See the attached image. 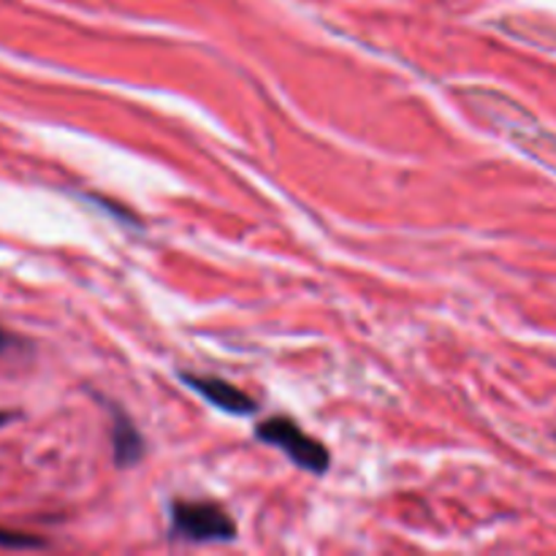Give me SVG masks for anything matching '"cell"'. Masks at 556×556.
<instances>
[{"mask_svg": "<svg viewBox=\"0 0 556 556\" xmlns=\"http://www.w3.org/2000/svg\"><path fill=\"white\" fill-rule=\"evenodd\" d=\"M47 541L36 535H27V532L16 530H0V548H11V552H22V548H43Z\"/></svg>", "mask_w": 556, "mask_h": 556, "instance_id": "5", "label": "cell"}, {"mask_svg": "<svg viewBox=\"0 0 556 556\" xmlns=\"http://www.w3.org/2000/svg\"><path fill=\"white\" fill-rule=\"evenodd\" d=\"M112 445H114V462L119 467H130L144 456V440H141L139 429L134 427L125 413L114 410V429H112Z\"/></svg>", "mask_w": 556, "mask_h": 556, "instance_id": "4", "label": "cell"}, {"mask_svg": "<svg viewBox=\"0 0 556 556\" xmlns=\"http://www.w3.org/2000/svg\"><path fill=\"white\" fill-rule=\"evenodd\" d=\"M11 345H14V340H11V337L5 334L3 329H0V353H5V351H9Z\"/></svg>", "mask_w": 556, "mask_h": 556, "instance_id": "6", "label": "cell"}, {"mask_svg": "<svg viewBox=\"0 0 556 556\" xmlns=\"http://www.w3.org/2000/svg\"><path fill=\"white\" fill-rule=\"evenodd\" d=\"M9 418H11L9 413H0V424H5V421H9Z\"/></svg>", "mask_w": 556, "mask_h": 556, "instance_id": "7", "label": "cell"}, {"mask_svg": "<svg viewBox=\"0 0 556 556\" xmlns=\"http://www.w3.org/2000/svg\"><path fill=\"white\" fill-rule=\"evenodd\" d=\"M172 538L193 543H231L237 525L215 503H177L172 505Z\"/></svg>", "mask_w": 556, "mask_h": 556, "instance_id": "1", "label": "cell"}, {"mask_svg": "<svg viewBox=\"0 0 556 556\" xmlns=\"http://www.w3.org/2000/svg\"><path fill=\"white\" fill-rule=\"evenodd\" d=\"M255 438L286 451L293 465L304 467V470L315 472V476L329 470V451H326V445L309 438L291 418H269V421L258 424L255 427Z\"/></svg>", "mask_w": 556, "mask_h": 556, "instance_id": "2", "label": "cell"}, {"mask_svg": "<svg viewBox=\"0 0 556 556\" xmlns=\"http://www.w3.org/2000/svg\"><path fill=\"white\" fill-rule=\"evenodd\" d=\"M182 380L190 386V389L199 391L210 405H215L217 410L223 413H231V416H250V413H255V407H258L253 396H248L242 389H237V386L226 383V380L220 378L182 375Z\"/></svg>", "mask_w": 556, "mask_h": 556, "instance_id": "3", "label": "cell"}]
</instances>
